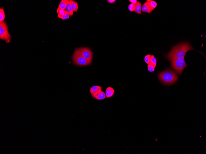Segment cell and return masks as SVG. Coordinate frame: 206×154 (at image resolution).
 I'll use <instances>...</instances> for the list:
<instances>
[{
    "label": "cell",
    "instance_id": "cell-15",
    "mask_svg": "<svg viewBox=\"0 0 206 154\" xmlns=\"http://www.w3.org/2000/svg\"><path fill=\"white\" fill-rule=\"evenodd\" d=\"M102 87L99 86H95L92 87L90 89V92L91 94L95 93L99 90H102Z\"/></svg>",
    "mask_w": 206,
    "mask_h": 154
},
{
    "label": "cell",
    "instance_id": "cell-8",
    "mask_svg": "<svg viewBox=\"0 0 206 154\" xmlns=\"http://www.w3.org/2000/svg\"><path fill=\"white\" fill-rule=\"evenodd\" d=\"M105 92L106 98H110L114 95L115 91L112 87H109L106 89Z\"/></svg>",
    "mask_w": 206,
    "mask_h": 154
},
{
    "label": "cell",
    "instance_id": "cell-16",
    "mask_svg": "<svg viewBox=\"0 0 206 154\" xmlns=\"http://www.w3.org/2000/svg\"><path fill=\"white\" fill-rule=\"evenodd\" d=\"M5 18V14L3 8L0 9V23L3 21Z\"/></svg>",
    "mask_w": 206,
    "mask_h": 154
},
{
    "label": "cell",
    "instance_id": "cell-22",
    "mask_svg": "<svg viewBox=\"0 0 206 154\" xmlns=\"http://www.w3.org/2000/svg\"><path fill=\"white\" fill-rule=\"evenodd\" d=\"M70 16L69 15L67 12L66 11L65 14L62 17H60V19H61L63 20H67V19L69 18Z\"/></svg>",
    "mask_w": 206,
    "mask_h": 154
},
{
    "label": "cell",
    "instance_id": "cell-14",
    "mask_svg": "<svg viewBox=\"0 0 206 154\" xmlns=\"http://www.w3.org/2000/svg\"><path fill=\"white\" fill-rule=\"evenodd\" d=\"M141 3L140 2L138 1L136 5V8L134 11L135 12L139 14H142L141 12Z\"/></svg>",
    "mask_w": 206,
    "mask_h": 154
},
{
    "label": "cell",
    "instance_id": "cell-11",
    "mask_svg": "<svg viewBox=\"0 0 206 154\" xmlns=\"http://www.w3.org/2000/svg\"><path fill=\"white\" fill-rule=\"evenodd\" d=\"M70 4L73 12H77L78 8V5L77 3L75 1L70 0Z\"/></svg>",
    "mask_w": 206,
    "mask_h": 154
},
{
    "label": "cell",
    "instance_id": "cell-24",
    "mask_svg": "<svg viewBox=\"0 0 206 154\" xmlns=\"http://www.w3.org/2000/svg\"><path fill=\"white\" fill-rule=\"evenodd\" d=\"M116 1V0H107L108 2L110 3V4H113V3H115Z\"/></svg>",
    "mask_w": 206,
    "mask_h": 154
},
{
    "label": "cell",
    "instance_id": "cell-13",
    "mask_svg": "<svg viewBox=\"0 0 206 154\" xmlns=\"http://www.w3.org/2000/svg\"><path fill=\"white\" fill-rule=\"evenodd\" d=\"M65 10L67 12L68 14L70 16H73V14H74V12L72 10L71 7L70 0L67 5Z\"/></svg>",
    "mask_w": 206,
    "mask_h": 154
},
{
    "label": "cell",
    "instance_id": "cell-4",
    "mask_svg": "<svg viewBox=\"0 0 206 154\" xmlns=\"http://www.w3.org/2000/svg\"><path fill=\"white\" fill-rule=\"evenodd\" d=\"M73 60L74 64L77 66L90 65L92 62V61H89L83 57L77 50H75L73 55Z\"/></svg>",
    "mask_w": 206,
    "mask_h": 154
},
{
    "label": "cell",
    "instance_id": "cell-6",
    "mask_svg": "<svg viewBox=\"0 0 206 154\" xmlns=\"http://www.w3.org/2000/svg\"><path fill=\"white\" fill-rule=\"evenodd\" d=\"M76 50L84 58L89 61H92L93 54L90 48L87 47H82Z\"/></svg>",
    "mask_w": 206,
    "mask_h": 154
},
{
    "label": "cell",
    "instance_id": "cell-19",
    "mask_svg": "<svg viewBox=\"0 0 206 154\" xmlns=\"http://www.w3.org/2000/svg\"><path fill=\"white\" fill-rule=\"evenodd\" d=\"M151 60V55H146L144 58V61L147 64H149L150 63Z\"/></svg>",
    "mask_w": 206,
    "mask_h": 154
},
{
    "label": "cell",
    "instance_id": "cell-9",
    "mask_svg": "<svg viewBox=\"0 0 206 154\" xmlns=\"http://www.w3.org/2000/svg\"><path fill=\"white\" fill-rule=\"evenodd\" d=\"M69 1L70 0H62L59 4V6H58L57 11L60 9L65 10L67 5Z\"/></svg>",
    "mask_w": 206,
    "mask_h": 154
},
{
    "label": "cell",
    "instance_id": "cell-2",
    "mask_svg": "<svg viewBox=\"0 0 206 154\" xmlns=\"http://www.w3.org/2000/svg\"><path fill=\"white\" fill-rule=\"evenodd\" d=\"M158 77L162 83L166 85L173 84L178 79L177 74L173 70L168 69L159 73Z\"/></svg>",
    "mask_w": 206,
    "mask_h": 154
},
{
    "label": "cell",
    "instance_id": "cell-17",
    "mask_svg": "<svg viewBox=\"0 0 206 154\" xmlns=\"http://www.w3.org/2000/svg\"><path fill=\"white\" fill-rule=\"evenodd\" d=\"M57 12L58 13V17L60 18V17L65 14L66 11L64 10L60 9L57 11Z\"/></svg>",
    "mask_w": 206,
    "mask_h": 154
},
{
    "label": "cell",
    "instance_id": "cell-3",
    "mask_svg": "<svg viewBox=\"0 0 206 154\" xmlns=\"http://www.w3.org/2000/svg\"><path fill=\"white\" fill-rule=\"evenodd\" d=\"M184 58V57L179 59H173L170 61L172 68L177 73L180 75L185 68L188 66L186 63Z\"/></svg>",
    "mask_w": 206,
    "mask_h": 154
},
{
    "label": "cell",
    "instance_id": "cell-21",
    "mask_svg": "<svg viewBox=\"0 0 206 154\" xmlns=\"http://www.w3.org/2000/svg\"><path fill=\"white\" fill-rule=\"evenodd\" d=\"M136 6V5L135 4H131V3L130 4L128 7V9L129 11L131 12L134 11L135 9Z\"/></svg>",
    "mask_w": 206,
    "mask_h": 154
},
{
    "label": "cell",
    "instance_id": "cell-1",
    "mask_svg": "<svg viewBox=\"0 0 206 154\" xmlns=\"http://www.w3.org/2000/svg\"><path fill=\"white\" fill-rule=\"evenodd\" d=\"M195 50L188 42H184L174 46L166 56L169 61L172 59H179L184 57L187 52L191 50Z\"/></svg>",
    "mask_w": 206,
    "mask_h": 154
},
{
    "label": "cell",
    "instance_id": "cell-10",
    "mask_svg": "<svg viewBox=\"0 0 206 154\" xmlns=\"http://www.w3.org/2000/svg\"><path fill=\"white\" fill-rule=\"evenodd\" d=\"M146 1L147 2L149 7L152 12L157 7V2L153 0H150Z\"/></svg>",
    "mask_w": 206,
    "mask_h": 154
},
{
    "label": "cell",
    "instance_id": "cell-23",
    "mask_svg": "<svg viewBox=\"0 0 206 154\" xmlns=\"http://www.w3.org/2000/svg\"><path fill=\"white\" fill-rule=\"evenodd\" d=\"M129 1L131 3V4H135V5H136L138 2L137 0H129Z\"/></svg>",
    "mask_w": 206,
    "mask_h": 154
},
{
    "label": "cell",
    "instance_id": "cell-18",
    "mask_svg": "<svg viewBox=\"0 0 206 154\" xmlns=\"http://www.w3.org/2000/svg\"><path fill=\"white\" fill-rule=\"evenodd\" d=\"M150 63L155 67H156L157 65V60L153 55H151V60Z\"/></svg>",
    "mask_w": 206,
    "mask_h": 154
},
{
    "label": "cell",
    "instance_id": "cell-20",
    "mask_svg": "<svg viewBox=\"0 0 206 154\" xmlns=\"http://www.w3.org/2000/svg\"><path fill=\"white\" fill-rule=\"evenodd\" d=\"M156 67L152 64L150 63L147 66V69H148V71L150 72H154L155 70V68Z\"/></svg>",
    "mask_w": 206,
    "mask_h": 154
},
{
    "label": "cell",
    "instance_id": "cell-5",
    "mask_svg": "<svg viewBox=\"0 0 206 154\" xmlns=\"http://www.w3.org/2000/svg\"><path fill=\"white\" fill-rule=\"evenodd\" d=\"M8 27L5 21L0 23V39L7 42H10L11 37L8 32Z\"/></svg>",
    "mask_w": 206,
    "mask_h": 154
},
{
    "label": "cell",
    "instance_id": "cell-12",
    "mask_svg": "<svg viewBox=\"0 0 206 154\" xmlns=\"http://www.w3.org/2000/svg\"><path fill=\"white\" fill-rule=\"evenodd\" d=\"M141 11L144 12L148 13L150 14L151 12L147 2L146 1L144 4L141 7Z\"/></svg>",
    "mask_w": 206,
    "mask_h": 154
},
{
    "label": "cell",
    "instance_id": "cell-7",
    "mask_svg": "<svg viewBox=\"0 0 206 154\" xmlns=\"http://www.w3.org/2000/svg\"><path fill=\"white\" fill-rule=\"evenodd\" d=\"M91 96L95 99L98 100H103L106 98L105 93L100 90L95 93L91 94Z\"/></svg>",
    "mask_w": 206,
    "mask_h": 154
}]
</instances>
